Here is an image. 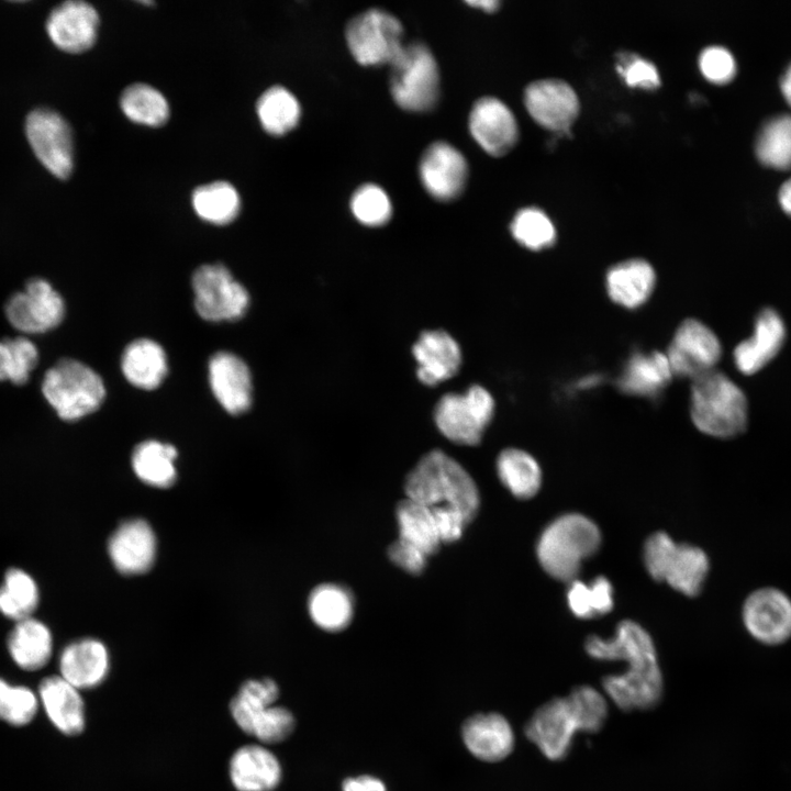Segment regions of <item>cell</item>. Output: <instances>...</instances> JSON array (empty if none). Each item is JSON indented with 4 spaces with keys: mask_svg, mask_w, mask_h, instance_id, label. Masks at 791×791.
Returning <instances> with one entry per match:
<instances>
[{
    "mask_svg": "<svg viewBox=\"0 0 791 791\" xmlns=\"http://www.w3.org/2000/svg\"><path fill=\"white\" fill-rule=\"evenodd\" d=\"M390 91L396 103L413 112L432 110L439 97L436 59L423 43L404 45L390 64Z\"/></svg>",
    "mask_w": 791,
    "mask_h": 791,
    "instance_id": "6",
    "label": "cell"
},
{
    "mask_svg": "<svg viewBox=\"0 0 791 791\" xmlns=\"http://www.w3.org/2000/svg\"><path fill=\"white\" fill-rule=\"evenodd\" d=\"M167 357L161 346L148 338L133 341L124 349L122 371L133 386L152 390L167 374Z\"/></svg>",
    "mask_w": 791,
    "mask_h": 791,
    "instance_id": "31",
    "label": "cell"
},
{
    "mask_svg": "<svg viewBox=\"0 0 791 791\" xmlns=\"http://www.w3.org/2000/svg\"><path fill=\"white\" fill-rule=\"evenodd\" d=\"M511 232L521 245L533 250L549 247L556 238L553 222L537 208L520 210L513 218Z\"/></svg>",
    "mask_w": 791,
    "mask_h": 791,
    "instance_id": "46",
    "label": "cell"
},
{
    "mask_svg": "<svg viewBox=\"0 0 791 791\" xmlns=\"http://www.w3.org/2000/svg\"><path fill=\"white\" fill-rule=\"evenodd\" d=\"M587 654L599 660H623L630 671L659 670L655 644L638 623L624 620L611 638L590 635L584 643Z\"/></svg>",
    "mask_w": 791,
    "mask_h": 791,
    "instance_id": "14",
    "label": "cell"
},
{
    "mask_svg": "<svg viewBox=\"0 0 791 791\" xmlns=\"http://www.w3.org/2000/svg\"><path fill=\"white\" fill-rule=\"evenodd\" d=\"M780 89L784 100L791 107V64L787 67L780 79Z\"/></svg>",
    "mask_w": 791,
    "mask_h": 791,
    "instance_id": "56",
    "label": "cell"
},
{
    "mask_svg": "<svg viewBox=\"0 0 791 791\" xmlns=\"http://www.w3.org/2000/svg\"><path fill=\"white\" fill-rule=\"evenodd\" d=\"M192 287L196 310L207 321L237 320L247 310L249 303L247 290L223 265L199 267L193 274Z\"/></svg>",
    "mask_w": 791,
    "mask_h": 791,
    "instance_id": "9",
    "label": "cell"
},
{
    "mask_svg": "<svg viewBox=\"0 0 791 791\" xmlns=\"http://www.w3.org/2000/svg\"><path fill=\"white\" fill-rule=\"evenodd\" d=\"M157 542L152 526L142 519L121 523L108 542L109 557L123 575L147 571L156 557Z\"/></svg>",
    "mask_w": 791,
    "mask_h": 791,
    "instance_id": "20",
    "label": "cell"
},
{
    "mask_svg": "<svg viewBox=\"0 0 791 791\" xmlns=\"http://www.w3.org/2000/svg\"><path fill=\"white\" fill-rule=\"evenodd\" d=\"M120 105L133 122L160 126L169 118V105L160 91L146 83H133L123 91Z\"/></svg>",
    "mask_w": 791,
    "mask_h": 791,
    "instance_id": "40",
    "label": "cell"
},
{
    "mask_svg": "<svg viewBox=\"0 0 791 791\" xmlns=\"http://www.w3.org/2000/svg\"><path fill=\"white\" fill-rule=\"evenodd\" d=\"M755 153L766 167L791 169V114H778L764 123L756 138Z\"/></svg>",
    "mask_w": 791,
    "mask_h": 791,
    "instance_id": "37",
    "label": "cell"
},
{
    "mask_svg": "<svg viewBox=\"0 0 791 791\" xmlns=\"http://www.w3.org/2000/svg\"><path fill=\"white\" fill-rule=\"evenodd\" d=\"M699 67L708 80L718 85L729 82L737 71L731 52L717 45L709 46L701 52Z\"/></svg>",
    "mask_w": 791,
    "mask_h": 791,
    "instance_id": "50",
    "label": "cell"
},
{
    "mask_svg": "<svg viewBox=\"0 0 791 791\" xmlns=\"http://www.w3.org/2000/svg\"><path fill=\"white\" fill-rule=\"evenodd\" d=\"M578 732L566 698H555L541 705L525 725L526 737L549 760H561Z\"/></svg>",
    "mask_w": 791,
    "mask_h": 791,
    "instance_id": "15",
    "label": "cell"
},
{
    "mask_svg": "<svg viewBox=\"0 0 791 791\" xmlns=\"http://www.w3.org/2000/svg\"><path fill=\"white\" fill-rule=\"evenodd\" d=\"M25 132L42 165L55 177L68 178L74 167V142L67 121L53 110L36 109L26 118Z\"/></svg>",
    "mask_w": 791,
    "mask_h": 791,
    "instance_id": "10",
    "label": "cell"
},
{
    "mask_svg": "<svg viewBox=\"0 0 791 791\" xmlns=\"http://www.w3.org/2000/svg\"><path fill=\"white\" fill-rule=\"evenodd\" d=\"M494 411L492 396L483 387L474 385L464 393H446L434 411L435 423L449 441L460 445H477Z\"/></svg>",
    "mask_w": 791,
    "mask_h": 791,
    "instance_id": "7",
    "label": "cell"
},
{
    "mask_svg": "<svg viewBox=\"0 0 791 791\" xmlns=\"http://www.w3.org/2000/svg\"><path fill=\"white\" fill-rule=\"evenodd\" d=\"M406 498L427 508L448 506L471 521L479 491L470 475L450 456L435 449L424 455L405 479Z\"/></svg>",
    "mask_w": 791,
    "mask_h": 791,
    "instance_id": "1",
    "label": "cell"
},
{
    "mask_svg": "<svg viewBox=\"0 0 791 791\" xmlns=\"http://www.w3.org/2000/svg\"><path fill=\"white\" fill-rule=\"evenodd\" d=\"M350 209L354 216L367 226H381L392 214L388 194L374 183H366L354 192Z\"/></svg>",
    "mask_w": 791,
    "mask_h": 791,
    "instance_id": "47",
    "label": "cell"
},
{
    "mask_svg": "<svg viewBox=\"0 0 791 791\" xmlns=\"http://www.w3.org/2000/svg\"><path fill=\"white\" fill-rule=\"evenodd\" d=\"M469 5L482 9L488 12H492L498 9L500 5V2L497 0H476V1H468Z\"/></svg>",
    "mask_w": 791,
    "mask_h": 791,
    "instance_id": "57",
    "label": "cell"
},
{
    "mask_svg": "<svg viewBox=\"0 0 791 791\" xmlns=\"http://www.w3.org/2000/svg\"><path fill=\"white\" fill-rule=\"evenodd\" d=\"M608 697L622 711L648 710L662 697L664 680L660 670L630 671L609 675L602 680Z\"/></svg>",
    "mask_w": 791,
    "mask_h": 791,
    "instance_id": "27",
    "label": "cell"
},
{
    "mask_svg": "<svg viewBox=\"0 0 791 791\" xmlns=\"http://www.w3.org/2000/svg\"><path fill=\"white\" fill-rule=\"evenodd\" d=\"M192 207L204 221L225 225L231 223L241 209L237 190L226 181H214L198 187L192 193Z\"/></svg>",
    "mask_w": 791,
    "mask_h": 791,
    "instance_id": "39",
    "label": "cell"
},
{
    "mask_svg": "<svg viewBox=\"0 0 791 791\" xmlns=\"http://www.w3.org/2000/svg\"><path fill=\"white\" fill-rule=\"evenodd\" d=\"M65 312L58 292L44 279L27 282L25 290L14 293L5 304L10 324L22 333L36 334L57 326Z\"/></svg>",
    "mask_w": 791,
    "mask_h": 791,
    "instance_id": "13",
    "label": "cell"
},
{
    "mask_svg": "<svg viewBox=\"0 0 791 791\" xmlns=\"http://www.w3.org/2000/svg\"><path fill=\"white\" fill-rule=\"evenodd\" d=\"M294 728L292 713L282 706L270 705L258 713L252 721L246 734L265 744L285 740Z\"/></svg>",
    "mask_w": 791,
    "mask_h": 791,
    "instance_id": "49",
    "label": "cell"
},
{
    "mask_svg": "<svg viewBox=\"0 0 791 791\" xmlns=\"http://www.w3.org/2000/svg\"><path fill=\"white\" fill-rule=\"evenodd\" d=\"M345 36L352 55L364 66L390 65L404 46L402 24L380 9L354 16L346 26Z\"/></svg>",
    "mask_w": 791,
    "mask_h": 791,
    "instance_id": "8",
    "label": "cell"
},
{
    "mask_svg": "<svg viewBox=\"0 0 791 791\" xmlns=\"http://www.w3.org/2000/svg\"><path fill=\"white\" fill-rule=\"evenodd\" d=\"M211 390L231 414H241L252 404V377L246 364L229 352L214 354L209 361Z\"/></svg>",
    "mask_w": 791,
    "mask_h": 791,
    "instance_id": "21",
    "label": "cell"
},
{
    "mask_svg": "<svg viewBox=\"0 0 791 791\" xmlns=\"http://www.w3.org/2000/svg\"><path fill=\"white\" fill-rule=\"evenodd\" d=\"M524 102L534 120L554 132H569L579 112L575 90L560 79H542L530 83L525 89Z\"/></svg>",
    "mask_w": 791,
    "mask_h": 791,
    "instance_id": "17",
    "label": "cell"
},
{
    "mask_svg": "<svg viewBox=\"0 0 791 791\" xmlns=\"http://www.w3.org/2000/svg\"><path fill=\"white\" fill-rule=\"evenodd\" d=\"M99 15L96 9L85 1H66L53 9L46 31L52 42L67 53H82L97 40Z\"/></svg>",
    "mask_w": 791,
    "mask_h": 791,
    "instance_id": "18",
    "label": "cell"
},
{
    "mask_svg": "<svg viewBox=\"0 0 791 791\" xmlns=\"http://www.w3.org/2000/svg\"><path fill=\"white\" fill-rule=\"evenodd\" d=\"M778 200L784 213L791 216V178L781 185L778 192Z\"/></svg>",
    "mask_w": 791,
    "mask_h": 791,
    "instance_id": "55",
    "label": "cell"
},
{
    "mask_svg": "<svg viewBox=\"0 0 791 791\" xmlns=\"http://www.w3.org/2000/svg\"><path fill=\"white\" fill-rule=\"evenodd\" d=\"M571 613L579 619L608 614L614 606V590L610 580L599 576L590 583L579 579L569 582L566 594Z\"/></svg>",
    "mask_w": 791,
    "mask_h": 791,
    "instance_id": "41",
    "label": "cell"
},
{
    "mask_svg": "<svg viewBox=\"0 0 791 791\" xmlns=\"http://www.w3.org/2000/svg\"><path fill=\"white\" fill-rule=\"evenodd\" d=\"M578 732L597 733L608 716L605 698L590 686H579L566 697Z\"/></svg>",
    "mask_w": 791,
    "mask_h": 791,
    "instance_id": "45",
    "label": "cell"
},
{
    "mask_svg": "<svg viewBox=\"0 0 791 791\" xmlns=\"http://www.w3.org/2000/svg\"><path fill=\"white\" fill-rule=\"evenodd\" d=\"M469 130L476 142L492 156L506 154L519 136L512 111L494 97L476 101L469 114Z\"/></svg>",
    "mask_w": 791,
    "mask_h": 791,
    "instance_id": "19",
    "label": "cell"
},
{
    "mask_svg": "<svg viewBox=\"0 0 791 791\" xmlns=\"http://www.w3.org/2000/svg\"><path fill=\"white\" fill-rule=\"evenodd\" d=\"M37 360V348L26 337L19 336L0 341V381L10 380L15 385L25 383Z\"/></svg>",
    "mask_w": 791,
    "mask_h": 791,
    "instance_id": "44",
    "label": "cell"
},
{
    "mask_svg": "<svg viewBox=\"0 0 791 791\" xmlns=\"http://www.w3.org/2000/svg\"><path fill=\"white\" fill-rule=\"evenodd\" d=\"M413 355L417 378L427 386L452 378L461 363L458 343L443 330L423 332L413 346Z\"/></svg>",
    "mask_w": 791,
    "mask_h": 791,
    "instance_id": "23",
    "label": "cell"
},
{
    "mask_svg": "<svg viewBox=\"0 0 791 791\" xmlns=\"http://www.w3.org/2000/svg\"><path fill=\"white\" fill-rule=\"evenodd\" d=\"M256 111L261 126L271 135L280 136L294 129L301 108L297 98L285 87L274 86L258 99Z\"/></svg>",
    "mask_w": 791,
    "mask_h": 791,
    "instance_id": "38",
    "label": "cell"
},
{
    "mask_svg": "<svg viewBox=\"0 0 791 791\" xmlns=\"http://www.w3.org/2000/svg\"><path fill=\"white\" fill-rule=\"evenodd\" d=\"M497 472L505 488L519 499L534 497L542 484V470L536 459L519 448H506L497 459Z\"/></svg>",
    "mask_w": 791,
    "mask_h": 791,
    "instance_id": "34",
    "label": "cell"
},
{
    "mask_svg": "<svg viewBox=\"0 0 791 791\" xmlns=\"http://www.w3.org/2000/svg\"><path fill=\"white\" fill-rule=\"evenodd\" d=\"M388 555L392 562L414 575L423 571L428 557L421 549L399 538L389 546Z\"/></svg>",
    "mask_w": 791,
    "mask_h": 791,
    "instance_id": "53",
    "label": "cell"
},
{
    "mask_svg": "<svg viewBox=\"0 0 791 791\" xmlns=\"http://www.w3.org/2000/svg\"><path fill=\"white\" fill-rule=\"evenodd\" d=\"M643 559L653 579L688 597L701 592L710 570L709 557L702 548L676 543L665 532H656L646 539Z\"/></svg>",
    "mask_w": 791,
    "mask_h": 791,
    "instance_id": "4",
    "label": "cell"
},
{
    "mask_svg": "<svg viewBox=\"0 0 791 791\" xmlns=\"http://www.w3.org/2000/svg\"><path fill=\"white\" fill-rule=\"evenodd\" d=\"M308 608L313 622L328 632L342 631L353 617L352 595L337 584L316 587L309 597Z\"/></svg>",
    "mask_w": 791,
    "mask_h": 791,
    "instance_id": "35",
    "label": "cell"
},
{
    "mask_svg": "<svg viewBox=\"0 0 791 791\" xmlns=\"http://www.w3.org/2000/svg\"><path fill=\"white\" fill-rule=\"evenodd\" d=\"M52 646L49 630L32 617L18 622L8 638L12 659L24 670H37L45 666L51 658Z\"/></svg>",
    "mask_w": 791,
    "mask_h": 791,
    "instance_id": "32",
    "label": "cell"
},
{
    "mask_svg": "<svg viewBox=\"0 0 791 791\" xmlns=\"http://www.w3.org/2000/svg\"><path fill=\"white\" fill-rule=\"evenodd\" d=\"M786 338V326L772 309H764L757 316L753 335L734 349V363L744 375H754L769 364L780 352Z\"/></svg>",
    "mask_w": 791,
    "mask_h": 791,
    "instance_id": "22",
    "label": "cell"
},
{
    "mask_svg": "<svg viewBox=\"0 0 791 791\" xmlns=\"http://www.w3.org/2000/svg\"><path fill=\"white\" fill-rule=\"evenodd\" d=\"M177 449L158 441L140 443L132 454V467L140 480L156 488H168L177 478Z\"/></svg>",
    "mask_w": 791,
    "mask_h": 791,
    "instance_id": "33",
    "label": "cell"
},
{
    "mask_svg": "<svg viewBox=\"0 0 791 791\" xmlns=\"http://www.w3.org/2000/svg\"><path fill=\"white\" fill-rule=\"evenodd\" d=\"M690 414L700 432L731 438L746 430L747 399L734 381L714 369L692 380Z\"/></svg>",
    "mask_w": 791,
    "mask_h": 791,
    "instance_id": "3",
    "label": "cell"
},
{
    "mask_svg": "<svg viewBox=\"0 0 791 791\" xmlns=\"http://www.w3.org/2000/svg\"><path fill=\"white\" fill-rule=\"evenodd\" d=\"M419 171L424 188L438 201L458 198L468 177L465 157L446 142H435L424 151Z\"/></svg>",
    "mask_w": 791,
    "mask_h": 791,
    "instance_id": "16",
    "label": "cell"
},
{
    "mask_svg": "<svg viewBox=\"0 0 791 791\" xmlns=\"http://www.w3.org/2000/svg\"><path fill=\"white\" fill-rule=\"evenodd\" d=\"M742 619L748 634L761 644L776 646L791 638V599L780 589L753 591L743 604Z\"/></svg>",
    "mask_w": 791,
    "mask_h": 791,
    "instance_id": "12",
    "label": "cell"
},
{
    "mask_svg": "<svg viewBox=\"0 0 791 791\" xmlns=\"http://www.w3.org/2000/svg\"><path fill=\"white\" fill-rule=\"evenodd\" d=\"M656 282L655 270L644 259H630L614 265L606 274V290L612 301L628 309L642 305L650 297Z\"/></svg>",
    "mask_w": 791,
    "mask_h": 791,
    "instance_id": "30",
    "label": "cell"
},
{
    "mask_svg": "<svg viewBox=\"0 0 791 791\" xmlns=\"http://www.w3.org/2000/svg\"><path fill=\"white\" fill-rule=\"evenodd\" d=\"M396 513L399 539L415 546L427 556L437 552L442 542L430 508L406 498L399 502Z\"/></svg>",
    "mask_w": 791,
    "mask_h": 791,
    "instance_id": "36",
    "label": "cell"
},
{
    "mask_svg": "<svg viewBox=\"0 0 791 791\" xmlns=\"http://www.w3.org/2000/svg\"><path fill=\"white\" fill-rule=\"evenodd\" d=\"M721 355L717 336L694 319L679 325L666 353L672 374L692 380L714 370Z\"/></svg>",
    "mask_w": 791,
    "mask_h": 791,
    "instance_id": "11",
    "label": "cell"
},
{
    "mask_svg": "<svg viewBox=\"0 0 791 791\" xmlns=\"http://www.w3.org/2000/svg\"><path fill=\"white\" fill-rule=\"evenodd\" d=\"M343 791H387V789L379 779L371 776H360L345 780Z\"/></svg>",
    "mask_w": 791,
    "mask_h": 791,
    "instance_id": "54",
    "label": "cell"
},
{
    "mask_svg": "<svg viewBox=\"0 0 791 791\" xmlns=\"http://www.w3.org/2000/svg\"><path fill=\"white\" fill-rule=\"evenodd\" d=\"M34 580L20 569H10L0 588V612L16 622L29 619L37 605Z\"/></svg>",
    "mask_w": 791,
    "mask_h": 791,
    "instance_id": "43",
    "label": "cell"
},
{
    "mask_svg": "<svg viewBox=\"0 0 791 791\" xmlns=\"http://www.w3.org/2000/svg\"><path fill=\"white\" fill-rule=\"evenodd\" d=\"M42 391L58 416L66 421H76L94 412L105 396L100 376L75 359H62L49 368Z\"/></svg>",
    "mask_w": 791,
    "mask_h": 791,
    "instance_id": "5",
    "label": "cell"
},
{
    "mask_svg": "<svg viewBox=\"0 0 791 791\" xmlns=\"http://www.w3.org/2000/svg\"><path fill=\"white\" fill-rule=\"evenodd\" d=\"M441 542L450 543L457 541L469 522L458 510L448 506L430 508Z\"/></svg>",
    "mask_w": 791,
    "mask_h": 791,
    "instance_id": "52",
    "label": "cell"
},
{
    "mask_svg": "<svg viewBox=\"0 0 791 791\" xmlns=\"http://www.w3.org/2000/svg\"><path fill=\"white\" fill-rule=\"evenodd\" d=\"M37 705L32 690L12 686L0 678V720L14 726L26 725L34 718Z\"/></svg>",
    "mask_w": 791,
    "mask_h": 791,
    "instance_id": "48",
    "label": "cell"
},
{
    "mask_svg": "<svg viewBox=\"0 0 791 791\" xmlns=\"http://www.w3.org/2000/svg\"><path fill=\"white\" fill-rule=\"evenodd\" d=\"M463 739L477 758L495 762L508 757L514 747V734L505 717L498 713L477 714L463 726Z\"/></svg>",
    "mask_w": 791,
    "mask_h": 791,
    "instance_id": "26",
    "label": "cell"
},
{
    "mask_svg": "<svg viewBox=\"0 0 791 791\" xmlns=\"http://www.w3.org/2000/svg\"><path fill=\"white\" fill-rule=\"evenodd\" d=\"M279 697L277 683L271 679L247 680L238 689L230 704L236 725L246 733L256 713L274 705Z\"/></svg>",
    "mask_w": 791,
    "mask_h": 791,
    "instance_id": "42",
    "label": "cell"
},
{
    "mask_svg": "<svg viewBox=\"0 0 791 791\" xmlns=\"http://www.w3.org/2000/svg\"><path fill=\"white\" fill-rule=\"evenodd\" d=\"M109 669V651L96 638H82L69 644L59 657L60 677L78 690L101 684Z\"/></svg>",
    "mask_w": 791,
    "mask_h": 791,
    "instance_id": "24",
    "label": "cell"
},
{
    "mask_svg": "<svg viewBox=\"0 0 791 791\" xmlns=\"http://www.w3.org/2000/svg\"><path fill=\"white\" fill-rule=\"evenodd\" d=\"M616 69L628 86L653 89L660 85L654 64L635 54L622 53Z\"/></svg>",
    "mask_w": 791,
    "mask_h": 791,
    "instance_id": "51",
    "label": "cell"
},
{
    "mask_svg": "<svg viewBox=\"0 0 791 791\" xmlns=\"http://www.w3.org/2000/svg\"><path fill=\"white\" fill-rule=\"evenodd\" d=\"M600 544V528L591 519L566 513L543 530L536 543V556L545 572L569 583L577 579L582 561L592 556Z\"/></svg>",
    "mask_w": 791,
    "mask_h": 791,
    "instance_id": "2",
    "label": "cell"
},
{
    "mask_svg": "<svg viewBox=\"0 0 791 791\" xmlns=\"http://www.w3.org/2000/svg\"><path fill=\"white\" fill-rule=\"evenodd\" d=\"M672 376L666 354L635 353L626 361L616 385L624 393L650 398L658 396Z\"/></svg>",
    "mask_w": 791,
    "mask_h": 791,
    "instance_id": "29",
    "label": "cell"
},
{
    "mask_svg": "<svg viewBox=\"0 0 791 791\" xmlns=\"http://www.w3.org/2000/svg\"><path fill=\"white\" fill-rule=\"evenodd\" d=\"M40 699L49 721L68 736L85 728V705L79 690L60 676L45 678L38 688Z\"/></svg>",
    "mask_w": 791,
    "mask_h": 791,
    "instance_id": "28",
    "label": "cell"
},
{
    "mask_svg": "<svg viewBox=\"0 0 791 791\" xmlns=\"http://www.w3.org/2000/svg\"><path fill=\"white\" fill-rule=\"evenodd\" d=\"M229 770L237 791H271L281 780L277 757L266 747L255 744L236 749Z\"/></svg>",
    "mask_w": 791,
    "mask_h": 791,
    "instance_id": "25",
    "label": "cell"
}]
</instances>
